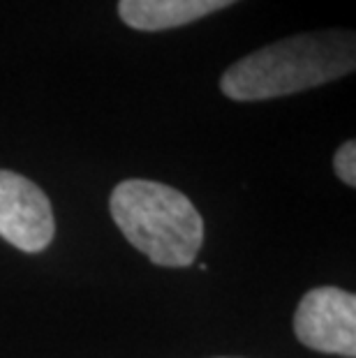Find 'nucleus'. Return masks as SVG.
I'll list each match as a JSON object with an SVG mask.
<instances>
[{
  "label": "nucleus",
  "mask_w": 356,
  "mask_h": 358,
  "mask_svg": "<svg viewBox=\"0 0 356 358\" xmlns=\"http://www.w3.org/2000/svg\"><path fill=\"white\" fill-rule=\"evenodd\" d=\"M354 67V35L324 30L273 42L236 60L220 79V90L236 102H262L324 86Z\"/></svg>",
  "instance_id": "obj_1"
},
{
  "label": "nucleus",
  "mask_w": 356,
  "mask_h": 358,
  "mask_svg": "<svg viewBox=\"0 0 356 358\" xmlns=\"http://www.w3.org/2000/svg\"><path fill=\"white\" fill-rule=\"evenodd\" d=\"M294 333L313 352L356 356V296L338 287H317L303 296Z\"/></svg>",
  "instance_id": "obj_3"
},
{
  "label": "nucleus",
  "mask_w": 356,
  "mask_h": 358,
  "mask_svg": "<svg viewBox=\"0 0 356 358\" xmlns=\"http://www.w3.org/2000/svg\"><path fill=\"white\" fill-rule=\"evenodd\" d=\"M333 169L345 185H356V141H345L333 157Z\"/></svg>",
  "instance_id": "obj_6"
},
{
  "label": "nucleus",
  "mask_w": 356,
  "mask_h": 358,
  "mask_svg": "<svg viewBox=\"0 0 356 358\" xmlns=\"http://www.w3.org/2000/svg\"><path fill=\"white\" fill-rule=\"evenodd\" d=\"M109 210L120 234L155 266H192L204 243V220L183 192L130 178L113 187Z\"/></svg>",
  "instance_id": "obj_2"
},
{
  "label": "nucleus",
  "mask_w": 356,
  "mask_h": 358,
  "mask_svg": "<svg viewBox=\"0 0 356 358\" xmlns=\"http://www.w3.org/2000/svg\"><path fill=\"white\" fill-rule=\"evenodd\" d=\"M236 0H120L118 17L134 30H169L208 17Z\"/></svg>",
  "instance_id": "obj_5"
},
{
  "label": "nucleus",
  "mask_w": 356,
  "mask_h": 358,
  "mask_svg": "<svg viewBox=\"0 0 356 358\" xmlns=\"http://www.w3.org/2000/svg\"><path fill=\"white\" fill-rule=\"evenodd\" d=\"M54 236V208L44 189L21 173L0 169V238L21 252L37 255Z\"/></svg>",
  "instance_id": "obj_4"
}]
</instances>
